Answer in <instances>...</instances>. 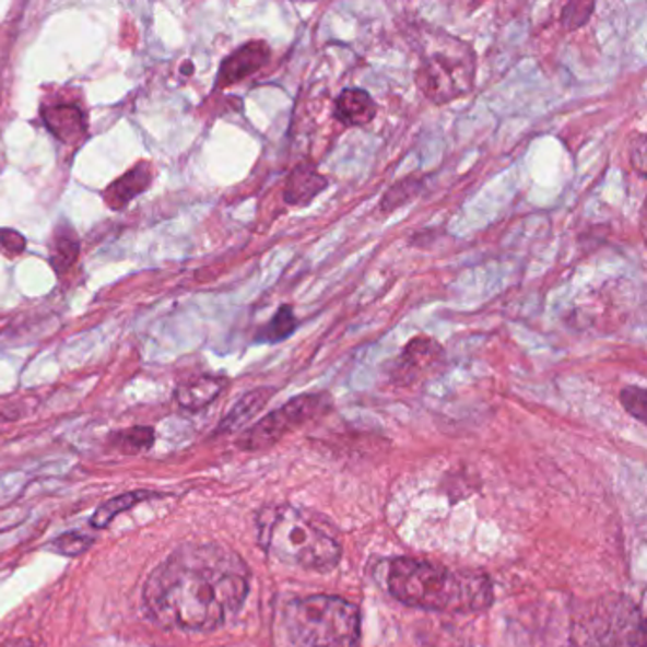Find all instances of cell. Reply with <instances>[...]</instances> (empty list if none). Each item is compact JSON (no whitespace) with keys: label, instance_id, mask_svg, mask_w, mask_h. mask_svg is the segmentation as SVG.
Here are the masks:
<instances>
[{"label":"cell","instance_id":"cell-1","mask_svg":"<svg viewBox=\"0 0 647 647\" xmlns=\"http://www.w3.org/2000/svg\"><path fill=\"white\" fill-rule=\"evenodd\" d=\"M247 592V568L236 554L211 543H188L152 572L143 600L164 628L211 633L242 610Z\"/></svg>","mask_w":647,"mask_h":647},{"label":"cell","instance_id":"cell-2","mask_svg":"<svg viewBox=\"0 0 647 647\" xmlns=\"http://www.w3.org/2000/svg\"><path fill=\"white\" fill-rule=\"evenodd\" d=\"M386 585L399 602L430 612H482L494 600L492 583L481 572L448 569L416 558L389 562Z\"/></svg>","mask_w":647,"mask_h":647},{"label":"cell","instance_id":"cell-3","mask_svg":"<svg viewBox=\"0 0 647 647\" xmlns=\"http://www.w3.org/2000/svg\"><path fill=\"white\" fill-rule=\"evenodd\" d=\"M260 545L296 568L327 572L340 561L342 546L327 518L303 507L280 505L259 517Z\"/></svg>","mask_w":647,"mask_h":647},{"label":"cell","instance_id":"cell-4","mask_svg":"<svg viewBox=\"0 0 647 647\" xmlns=\"http://www.w3.org/2000/svg\"><path fill=\"white\" fill-rule=\"evenodd\" d=\"M283 623L296 647L360 646V610L344 598L316 595L293 600Z\"/></svg>","mask_w":647,"mask_h":647},{"label":"cell","instance_id":"cell-5","mask_svg":"<svg viewBox=\"0 0 647 647\" xmlns=\"http://www.w3.org/2000/svg\"><path fill=\"white\" fill-rule=\"evenodd\" d=\"M475 51L468 43L445 36L424 51L416 71V86L427 102L446 105L475 87Z\"/></svg>","mask_w":647,"mask_h":647},{"label":"cell","instance_id":"cell-6","mask_svg":"<svg viewBox=\"0 0 647 647\" xmlns=\"http://www.w3.org/2000/svg\"><path fill=\"white\" fill-rule=\"evenodd\" d=\"M329 409H331V397L327 393H306V396L295 397L249 427L239 437L238 445L244 450H262L275 445L287 433L295 432L311 420L324 416Z\"/></svg>","mask_w":647,"mask_h":647},{"label":"cell","instance_id":"cell-7","mask_svg":"<svg viewBox=\"0 0 647 647\" xmlns=\"http://www.w3.org/2000/svg\"><path fill=\"white\" fill-rule=\"evenodd\" d=\"M600 631L602 647H644L646 644L640 612L626 600H617L605 610Z\"/></svg>","mask_w":647,"mask_h":647},{"label":"cell","instance_id":"cell-8","mask_svg":"<svg viewBox=\"0 0 647 647\" xmlns=\"http://www.w3.org/2000/svg\"><path fill=\"white\" fill-rule=\"evenodd\" d=\"M445 360V350L432 337H416L404 345L403 352L393 363V373L403 381H412L432 373Z\"/></svg>","mask_w":647,"mask_h":647},{"label":"cell","instance_id":"cell-9","mask_svg":"<svg viewBox=\"0 0 647 647\" xmlns=\"http://www.w3.org/2000/svg\"><path fill=\"white\" fill-rule=\"evenodd\" d=\"M270 56H272V50L264 40H251V43L244 44L242 48L224 59L223 66L219 69V77H216V87L232 86V84L251 77L267 66Z\"/></svg>","mask_w":647,"mask_h":647},{"label":"cell","instance_id":"cell-10","mask_svg":"<svg viewBox=\"0 0 647 647\" xmlns=\"http://www.w3.org/2000/svg\"><path fill=\"white\" fill-rule=\"evenodd\" d=\"M152 177H154V173H152L151 164H146V162L137 164L136 167H131L130 172L123 173L120 179H116L105 190V203L115 211L128 208L137 196H141L149 190Z\"/></svg>","mask_w":647,"mask_h":647},{"label":"cell","instance_id":"cell-11","mask_svg":"<svg viewBox=\"0 0 647 647\" xmlns=\"http://www.w3.org/2000/svg\"><path fill=\"white\" fill-rule=\"evenodd\" d=\"M376 103L361 87H348L337 97L334 118L345 128H363L375 120Z\"/></svg>","mask_w":647,"mask_h":647},{"label":"cell","instance_id":"cell-12","mask_svg":"<svg viewBox=\"0 0 647 647\" xmlns=\"http://www.w3.org/2000/svg\"><path fill=\"white\" fill-rule=\"evenodd\" d=\"M327 187H329V179L325 175L317 172L316 167L303 164L289 173L287 183L283 188V200L289 205L304 208L314 202Z\"/></svg>","mask_w":647,"mask_h":647},{"label":"cell","instance_id":"cell-13","mask_svg":"<svg viewBox=\"0 0 647 647\" xmlns=\"http://www.w3.org/2000/svg\"><path fill=\"white\" fill-rule=\"evenodd\" d=\"M43 118L46 128L67 144H77L86 137V116L74 105L44 107Z\"/></svg>","mask_w":647,"mask_h":647},{"label":"cell","instance_id":"cell-14","mask_svg":"<svg viewBox=\"0 0 647 647\" xmlns=\"http://www.w3.org/2000/svg\"><path fill=\"white\" fill-rule=\"evenodd\" d=\"M226 386H228V380L224 376H196V378L179 384V388L175 391V399L183 409L196 412V410L205 409L208 404L213 403L216 397L223 393Z\"/></svg>","mask_w":647,"mask_h":647},{"label":"cell","instance_id":"cell-15","mask_svg":"<svg viewBox=\"0 0 647 647\" xmlns=\"http://www.w3.org/2000/svg\"><path fill=\"white\" fill-rule=\"evenodd\" d=\"M273 393H275L273 388H257L245 393L223 417V422L219 425V433H232L244 427L251 417L257 416L260 410L264 409V404L272 399Z\"/></svg>","mask_w":647,"mask_h":647},{"label":"cell","instance_id":"cell-16","mask_svg":"<svg viewBox=\"0 0 647 647\" xmlns=\"http://www.w3.org/2000/svg\"><path fill=\"white\" fill-rule=\"evenodd\" d=\"M80 242L71 226H58L50 244V264L58 273H63L79 259Z\"/></svg>","mask_w":647,"mask_h":647},{"label":"cell","instance_id":"cell-17","mask_svg":"<svg viewBox=\"0 0 647 647\" xmlns=\"http://www.w3.org/2000/svg\"><path fill=\"white\" fill-rule=\"evenodd\" d=\"M298 327V319L295 316V309L283 304L275 316L270 319V324L264 325L257 334V342H264V344H278L287 340Z\"/></svg>","mask_w":647,"mask_h":647},{"label":"cell","instance_id":"cell-18","mask_svg":"<svg viewBox=\"0 0 647 647\" xmlns=\"http://www.w3.org/2000/svg\"><path fill=\"white\" fill-rule=\"evenodd\" d=\"M151 496V492H130V494H120V496L110 497L108 502H105L95 511L94 517H92V526L99 528V530L107 528L120 513L128 511L133 505L141 504V502L149 499Z\"/></svg>","mask_w":647,"mask_h":647},{"label":"cell","instance_id":"cell-19","mask_svg":"<svg viewBox=\"0 0 647 647\" xmlns=\"http://www.w3.org/2000/svg\"><path fill=\"white\" fill-rule=\"evenodd\" d=\"M420 190H422V183H420V180H399V183H396L393 187L389 188L388 192L381 198V213H393L396 209L410 202L412 198H416V196L420 195Z\"/></svg>","mask_w":647,"mask_h":647},{"label":"cell","instance_id":"cell-20","mask_svg":"<svg viewBox=\"0 0 647 647\" xmlns=\"http://www.w3.org/2000/svg\"><path fill=\"white\" fill-rule=\"evenodd\" d=\"M113 443L123 454L144 452L154 445V432L151 427H131L126 432L116 433Z\"/></svg>","mask_w":647,"mask_h":647},{"label":"cell","instance_id":"cell-21","mask_svg":"<svg viewBox=\"0 0 647 647\" xmlns=\"http://www.w3.org/2000/svg\"><path fill=\"white\" fill-rule=\"evenodd\" d=\"M595 8H597L595 2H585V0L568 2L566 7L562 8V27L566 31L581 30L583 25L589 22L590 15L595 12Z\"/></svg>","mask_w":647,"mask_h":647},{"label":"cell","instance_id":"cell-22","mask_svg":"<svg viewBox=\"0 0 647 647\" xmlns=\"http://www.w3.org/2000/svg\"><path fill=\"white\" fill-rule=\"evenodd\" d=\"M621 404H623L626 412H628V414H633L636 420L646 422V389L638 388V386H626V388L621 391Z\"/></svg>","mask_w":647,"mask_h":647},{"label":"cell","instance_id":"cell-23","mask_svg":"<svg viewBox=\"0 0 647 647\" xmlns=\"http://www.w3.org/2000/svg\"><path fill=\"white\" fill-rule=\"evenodd\" d=\"M90 545H92V540L84 533L69 532L59 536L58 540L51 543L50 549L58 551L59 554H66V556H77V554L84 553Z\"/></svg>","mask_w":647,"mask_h":647},{"label":"cell","instance_id":"cell-24","mask_svg":"<svg viewBox=\"0 0 647 647\" xmlns=\"http://www.w3.org/2000/svg\"><path fill=\"white\" fill-rule=\"evenodd\" d=\"M633 166L644 175V167H646V139L644 136L638 137L636 141V149L633 152Z\"/></svg>","mask_w":647,"mask_h":647},{"label":"cell","instance_id":"cell-25","mask_svg":"<svg viewBox=\"0 0 647 647\" xmlns=\"http://www.w3.org/2000/svg\"><path fill=\"white\" fill-rule=\"evenodd\" d=\"M0 647H35L30 640H8L0 644Z\"/></svg>","mask_w":647,"mask_h":647}]
</instances>
